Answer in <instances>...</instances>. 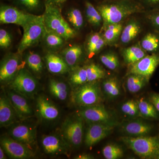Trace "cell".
<instances>
[{
  "mask_svg": "<svg viewBox=\"0 0 159 159\" xmlns=\"http://www.w3.org/2000/svg\"><path fill=\"white\" fill-rule=\"evenodd\" d=\"M96 8L102 16V29L110 24L121 23L129 16L144 12L145 9L136 0H103Z\"/></svg>",
  "mask_w": 159,
  "mask_h": 159,
  "instance_id": "cell-1",
  "label": "cell"
},
{
  "mask_svg": "<svg viewBox=\"0 0 159 159\" xmlns=\"http://www.w3.org/2000/svg\"><path fill=\"white\" fill-rule=\"evenodd\" d=\"M44 5L43 16L46 31L56 33L66 40L75 37L76 31L62 16L60 6L48 2H45Z\"/></svg>",
  "mask_w": 159,
  "mask_h": 159,
  "instance_id": "cell-2",
  "label": "cell"
},
{
  "mask_svg": "<svg viewBox=\"0 0 159 159\" xmlns=\"http://www.w3.org/2000/svg\"><path fill=\"white\" fill-rule=\"evenodd\" d=\"M121 140L137 155L143 159H157L159 150L158 137H123Z\"/></svg>",
  "mask_w": 159,
  "mask_h": 159,
  "instance_id": "cell-3",
  "label": "cell"
},
{
  "mask_svg": "<svg viewBox=\"0 0 159 159\" xmlns=\"http://www.w3.org/2000/svg\"><path fill=\"white\" fill-rule=\"evenodd\" d=\"M23 29L24 33L17 49L20 54L43 39L46 32L43 15H34Z\"/></svg>",
  "mask_w": 159,
  "mask_h": 159,
  "instance_id": "cell-4",
  "label": "cell"
},
{
  "mask_svg": "<svg viewBox=\"0 0 159 159\" xmlns=\"http://www.w3.org/2000/svg\"><path fill=\"white\" fill-rule=\"evenodd\" d=\"M102 100L101 89L97 81L87 82L77 87L72 94L73 102L81 107L100 104Z\"/></svg>",
  "mask_w": 159,
  "mask_h": 159,
  "instance_id": "cell-5",
  "label": "cell"
},
{
  "mask_svg": "<svg viewBox=\"0 0 159 159\" xmlns=\"http://www.w3.org/2000/svg\"><path fill=\"white\" fill-rule=\"evenodd\" d=\"M84 119L78 116L69 118L61 127L62 139L71 147H79L82 144L83 136Z\"/></svg>",
  "mask_w": 159,
  "mask_h": 159,
  "instance_id": "cell-6",
  "label": "cell"
},
{
  "mask_svg": "<svg viewBox=\"0 0 159 159\" xmlns=\"http://www.w3.org/2000/svg\"><path fill=\"white\" fill-rule=\"evenodd\" d=\"M10 87L17 93L26 98H31L37 92L38 84L36 80L29 71L21 69L10 83Z\"/></svg>",
  "mask_w": 159,
  "mask_h": 159,
  "instance_id": "cell-7",
  "label": "cell"
},
{
  "mask_svg": "<svg viewBox=\"0 0 159 159\" xmlns=\"http://www.w3.org/2000/svg\"><path fill=\"white\" fill-rule=\"evenodd\" d=\"M34 16L13 6L2 5L0 7L1 24H14L23 28Z\"/></svg>",
  "mask_w": 159,
  "mask_h": 159,
  "instance_id": "cell-8",
  "label": "cell"
},
{
  "mask_svg": "<svg viewBox=\"0 0 159 159\" xmlns=\"http://www.w3.org/2000/svg\"><path fill=\"white\" fill-rule=\"evenodd\" d=\"M1 146L11 158L29 159L34 157L35 156L33 149L11 137L4 136L1 137Z\"/></svg>",
  "mask_w": 159,
  "mask_h": 159,
  "instance_id": "cell-9",
  "label": "cell"
},
{
  "mask_svg": "<svg viewBox=\"0 0 159 159\" xmlns=\"http://www.w3.org/2000/svg\"><path fill=\"white\" fill-rule=\"evenodd\" d=\"M78 116L89 123H116L112 114L100 104L84 107L78 111Z\"/></svg>",
  "mask_w": 159,
  "mask_h": 159,
  "instance_id": "cell-10",
  "label": "cell"
},
{
  "mask_svg": "<svg viewBox=\"0 0 159 159\" xmlns=\"http://www.w3.org/2000/svg\"><path fill=\"white\" fill-rule=\"evenodd\" d=\"M20 54L9 53L1 61L0 66V81L1 83H9L14 79L20 69Z\"/></svg>",
  "mask_w": 159,
  "mask_h": 159,
  "instance_id": "cell-11",
  "label": "cell"
},
{
  "mask_svg": "<svg viewBox=\"0 0 159 159\" xmlns=\"http://www.w3.org/2000/svg\"><path fill=\"white\" fill-rule=\"evenodd\" d=\"M159 65V53L147 55L129 65L128 74H134L145 77L148 81Z\"/></svg>",
  "mask_w": 159,
  "mask_h": 159,
  "instance_id": "cell-12",
  "label": "cell"
},
{
  "mask_svg": "<svg viewBox=\"0 0 159 159\" xmlns=\"http://www.w3.org/2000/svg\"><path fill=\"white\" fill-rule=\"evenodd\" d=\"M116 125V123H90L85 135V145L91 147L96 145L109 135Z\"/></svg>",
  "mask_w": 159,
  "mask_h": 159,
  "instance_id": "cell-13",
  "label": "cell"
},
{
  "mask_svg": "<svg viewBox=\"0 0 159 159\" xmlns=\"http://www.w3.org/2000/svg\"><path fill=\"white\" fill-rule=\"evenodd\" d=\"M9 134L12 139L31 149L36 143V131L31 126L20 124L11 128Z\"/></svg>",
  "mask_w": 159,
  "mask_h": 159,
  "instance_id": "cell-14",
  "label": "cell"
},
{
  "mask_svg": "<svg viewBox=\"0 0 159 159\" xmlns=\"http://www.w3.org/2000/svg\"><path fill=\"white\" fill-rule=\"evenodd\" d=\"M7 94L20 120H24L34 115L31 106L24 96L14 91H9Z\"/></svg>",
  "mask_w": 159,
  "mask_h": 159,
  "instance_id": "cell-15",
  "label": "cell"
},
{
  "mask_svg": "<svg viewBox=\"0 0 159 159\" xmlns=\"http://www.w3.org/2000/svg\"><path fill=\"white\" fill-rule=\"evenodd\" d=\"M42 145L44 151L49 154H68L69 145L62 138L61 139L55 135L43 136Z\"/></svg>",
  "mask_w": 159,
  "mask_h": 159,
  "instance_id": "cell-16",
  "label": "cell"
},
{
  "mask_svg": "<svg viewBox=\"0 0 159 159\" xmlns=\"http://www.w3.org/2000/svg\"><path fill=\"white\" fill-rule=\"evenodd\" d=\"M121 129L128 136L139 137L150 134L153 126L142 120L135 119L123 122L121 125Z\"/></svg>",
  "mask_w": 159,
  "mask_h": 159,
  "instance_id": "cell-17",
  "label": "cell"
},
{
  "mask_svg": "<svg viewBox=\"0 0 159 159\" xmlns=\"http://www.w3.org/2000/svg\"><path fill=\"white\" fill-rule=\"evenodd\" d=\"M18 117L7 94L1 93L0 97V125L7 127L18 121ZM19 119V118H18Z\"/></svg>",
  "mask_w": 159,
  "mask_h": 159,
  "instance_id": "cell-18",
  "label": "cell"
},
{
  "mask_svg": "<svg viewBox=\"0 0 159 159\" xmlns=\"http://www.w3.org/2000/svg\"><path fill=\"white\" fill-rule=\"evenodd\" d=\"M36 104L38 112L42 119L52 121L59 116V111L57 107L44 96L39 97Z\"/></svg>",
  "mask_w": 159,
  "mask_h": 159,
  "instance_id": "cell-19",
  "label": "cell"
},
{
  "mask_svg": "<svg viewBox=\"0 0 159 159\" xmlns=\"http://www.w3.org/2000/svg\"><path fill=\"white\" fill-rule=\"evenodd\" d=\"M48 70L55 74H63L68 72L70 67L61 56L54 53H48L45 56Z\"/></svg>",
  "mask_w": 159,
  "mask_h": 159,
  "instance_id": "cell-20",
  "label": "cell"
},
{
  "mask_svg": "<svg viewBox=\"0 0 159 159\" xmlns=\"http://www.w3.org/2000/svg\"><path fill=\"white\" fill-rule=\"evenodd\" d=\"M104 38L101 33L93 32L88 36L85 48L87 54L89 57L93 56L101 51L106 45Z\"/></svg>",
  "mask_w": 159,
  "mask_h": 159,
  "instance_id": "cell-21",
  "label": "cell"
},
{
  "mask_svg": "<svg viewBox=\"0 0 159 159\" xmlns=\"http://www.w3.org/2000/svg\"><path fill=\"white\" fill-rule=\"evenodd\" d=\"M122 55L125 63L129 66L145 57L147 55V53L142 48L141 44L138 43L122 49Z\"/></svg>",
  "mask_w": 159,
  "mask_h": 159,
  "instance_id": "cell-22",
  "label": "cell"
},
{
  "mask_svg": "<svg viewBox=\"0 0 159 159\" xmlns=\"http://www.w3.org/2000/svg\"><path fill=\"white\" fill-rule=\"evenodd\" d=\"M141 30V25L137 20H130L122 29L120 37L121 43L127 44L131 42L140 34Z\"/></svg>",
  "mask_w": 159,
  "mask_h": 159,
  "instance_id": "cell-23",
  "label": "cell"
},
{
  "mask_svg": "<svg viewBox=\"0 0 159 159\" xmlns=\"http://www.w3.org/2000/svg\"><path fill=\"white\" fill-rule=\"evenodd\" d=\"M61 54V57L70 68L74 69L77 67V64L82 56V47L79 45H73L65 49Z\"/></svg>",
  "mask_w": 159,
  "mask_h": 159,
  "instance_id": "cell-24",
  "label": "cell"
},
{
  "mask_svg": "<svg viewBox=\"0 0 159 159\" xmlns=\"http://www.w3.org/2000/svg\"><path fill=\"white\" fill-rule=\"evenodd\" d=\"M122 29L123 26L121 23L110 24L102 29V36L107 45L112 46L115 44L121 36Z\"/></svg>",
  "mask_w": 159,
  "mask_h": 159,
  "instance_id": "cell-25",
  "label": "cell"
},
{
  "mask_svg": "<svg viewBox=\"0 0 159 159\" xmlns=\"http://www.w3.org/2000/svg\"><path fill=\"white\" fill-rule=\"evenodd\" d=\"M141 45L146 52L152 54L159 53V33L153 31L145 34Z\"/></svg>",
  "mask_w": 159,
  "mask_h": 159,
  "instance_id": "cell-26",
  "label": "cell"
},
{
  "mask_svg": "<svg viewBox=\"0 0 159 159\" xmlns=\"http://www.w3.org/2000/svg\"><path fill=\"white\" fill-rule=\"evenodd\" d=\"M148 82L145 77L138 74H127L126 79V88L129 93H136L141 91Z\"/></svg>",
  "mask_w": 159,
  "mask_h": 159,
  "instance_id": "cell-27",
  "label": "cell"
},
{
  "mask_svg": "<svg viewBox=\"0 0 159 159\" xmlns=\"http://www.w3.org/2000/svg\"><path fill=\"white\" fill-rule=\"evenodd\" d=\"M137 101L141 117L148 119H159L158 112L149 100L142 98Z\"/></svg>",
  "mask_w": 159,
  "mask_h": 159,
  "instance_id": "cell-28",
  "label": "cell"
},
{
  "mask_svg": "<svg viewBox=\"0 0 159 159\" xmlns=\"http://www.w3.org/2000/svg\"><path fill=\"white\" fill-rule=\"evenodd\" d=\"M84 6L86 16L89 23L94 27H100L103 23V20L102 16L96 7L89 0L84 2Z\"/></svg>",
  "mask_w": 159,
  "mask_h": 159,
  "instance_id": "cell-29",
  "label": "cell"
},
{
  "mask_svg": "<svg viewBox=\"0 0 159 159\" xmlns=\"http://www.w3.org/2000/svg\"><path fill=\"white\" fill-rule=\"evenodd\" d=\"M102 89L105 95L111 99H115L120 96L121 88L116 77H111L102 82Z\"/></svg>",
  "mask_w": 159,
  "mask_h": 159,
  "instance_id": "cell-30",
  "label": "cell"
},
{
  "mask_svg": "<svg viewBox=\"0 0 159 159\" xmlns=\"http://www.w3.org/2000/svg\"><path fill=\"white\" fill-rule=\"evenodd\" d=\"M49 89L51 94L60 100H66L68 95L67 85L62 81L51 79L49 82Z\"/></svg>",
  "mask_w": 159,
  "mask_h": 159,
  "instance_id": "cell-31",
  "label": "cell"
},
{
  "mask_svg": "<svg viewBox=\"0 0 159 159\" xmlns=\"http://www.w3.org/2000/svg\"><path fill=\"white\" fill-rule=\"evenodd\" d=\"M70 77V81L72 85L78 87L88 82L87 73L86 66L76 67L73 69Z\"/></svg>",
  "mask_w": 159,
  "mask_h": 159,
  "instance_id": "cell-32",
  "label": "cell"
},
{
  "mask_svg": "<svg viewBox=\"0 0 159 159\" xmlns=\"http://www.w3.org/2000/svg\"><path fill=\"white\" fill-rule=\"evenodd\" d=\"M43 39L48 48L53 49L61 48L66 41L63 38L58 34L46 30Z\"/></svg>",
  "mask_w": 159,
  "mask_h": 159,
  "instance_id": "cell-33",
  "label": "cell"
},
{
  "mask_svg": "<svg viewBox=\"0 0 159 159\" xmlns=\"http://www.w3.org/2000/svg\"><path fill=\"white\" fill-rule=\"evenodd\" d=\"M67 17L69 23L74 29L80 30L83 27L84 19L81 11L76 7H71L67 12Z\"/></svg>",
  "mask_w": 159,
  "mask_h": 159,
  "instance_id": "cell-34",
  "label": "cell"
},
{
  "mask_svg": "<svg viewBox=\"0 0 159 159\" xmlns=\"http://www.w3.org/2000/svg\"><path fill=\"white\" fill-rule=\"evenodd\" d=\"M26 62L29 68L36 74H41L43 70V63L39 54L29 52L26 56Z\"/></svg>",
  "mask_w": 159,
  "mask_h": 159,
  "instance_id": "cell-35",
  "label": "cell"
},
{
  "mask_svg": "<svg viewBox=\"0 0 159 159\" xmlns=\"http://www.w3.org/2000/svg\"><path fill=\"white\" fill-rule=\"evenodd\" d=\"M86 68L87 73L88 82L96 81L105 77V71L98 65L91 63L86 66Z\"/></svg>",
  "mask_w": 159,
  "mask_h": 159,
  "instance_id": "cell-36",
  "label": "cell"
},
{
  "mask_svg": "<svg viewBox=\"0 0 159 159\" xmlns=\"http://www.w3.org/2000/svg\"><path fill=\"white\" fill-rule=\"evenodd\" d=\"M122 113L129 118H136L141 117L137 101L130 99L123 103L121 107Z\"/></svg>",
  "mask_w": 159,
  "mask_h": 159,
  "instance_id": "cell-37",
  "label": "cell"
},
{
  "mask_svg": "<svg viewBox=\"0 0 159 159\" xmlns=\"http://www.w3.org/2000/svg\"><path fill=\"white\" fill-rule=\"evenodd\" d=\"M101 62L109 70H115L119 66L118 56L114 52L110 51L102 54L99 57Z\"/></svg>",
  "mask_w": 159,
  "mask_h": 159,
  "instance_id": "cell-38",
  "label": "cell"
},
{
  "mask_svg": "<svg viewBox=\"0 0 159 159\" xmlns=\"http://www.w3.org/2000/svg\"><path fill=\"white\" fill-rule=\"evenodd\" d=\"M102 155L107 159H117L123 156V151L119 145L110 144L106 145L102 150Z\"/></svg>",
  "mask_w": 159,
  "mask_h": 159,
  "instance_id": "cell-39",
  "label": "cell"
},
{
  "mask_svg": "<svg viewBox=\"0 0 159 159\" xmlns=\"http://www.w3.org/2000/svg\"><path fill=\"white\" fill-rule=\"evenodd\" d=\"M146 14V20L153 31L159 33V8L151 9Z\"/></svg>",
  "mask_w": 159,
  "mask_h": 159,
  "instance_id": "cell-40",
  "label": "cell"
},
{
  "mask_svg": "<svg viewBox=\"0 0 159 159\" xmlns=\"http://www.w3.org/2000/svg\"><path fill=\"white\" fill-rule=\"evenodd\" d=\"M14 4L29 11L37 10L41 6V0H13Z\"/></svg>",
  "mask_w": 159,
  "mask_h": 159,
  "instance_id": "cell-41",
  "label": "cell"
},
{
  "mask_svg": "<svg viewBox=\"0 0 159 159\" xmlns=\"http://www.w3.org/2000/svg\"><path fill=\"white\" fill-rule=\"evenodd\" d=\"M11 43V37L9 32L3 29L0 30V47L2 49L9 48Z\"/></svg>",
  "mask_w": 159,
  "mask_h": 159,
  "instance_id": "cell-42",
  "label": "cell"
},
{
  "mask_svg": "<svg viewBox=\"0 0 159 159\" xmlns=\"http://www.w3.org/2000/svg\"><path fill=\"white\" fill-rule=\"evenodd\" d=\"M144 7H147L151 9L159 8V0H136Z\"/></svg>",
  "mask_w": 159,
  "mask_h": 159,
  "instance_id": "cell-43",
  "label": "cell"
},
{
  "mask_svg": "<svg viewBox=\"0 0 159 159\" xmlns=\"http://www.w3.org/2000/svg\"><path fill=\"white\" fill-rule=\"evenodd\" d=\"M149 100L154 106L159 113V93H153L150 94Z\"/></svg>",
  "mask_w": 159,
  "mask_h": 159,
  "instance_id": "cell-44",
  "label": "cell"
},
{
  "mask_svg": "<svg viewBox=\"0 0 159 159\" xmlns=\"http://www.w3.org/2000/svg\"><path fill=\"white\" fill-rule=\"evenodd\" d=\"M75 159H94V157L89 154H83L82 155L76 157Z\"/></svg>",
  "mask_w": 159,
  "mask_h": 159,
  "instance_id": "cell-45",
  "label": "cell"
},
{
  "mask_svg": "<svg viewBox=\"0 0 159 159\" xmlns=\"http://www.w3.org/2000/svg\"><path fill=\"white\" fill-rule=\"evenodd\" d=\"M67 1V0H45V2H51L61 6V5L66 2Z\"/></svg>",
  "mask_w": 159,
  "mask_h": 159,
  "instance_id": "cell-46",
  "label": "cell"
},
{
  "mask_svg": "<svg viewBox=\"0 0 159 159\" xmlns=\"http://www.w3.org/2000/svg\"><path fill=\"white\" fill-rule=\"evenodd\" d=\"M5 151L3 148H2L1 146L0 147V159H6V155L5 154Z\"/></svg>",
  "mask_w": 159,
  "mask_h": 159,
  "instance_id": "cell-47",
  "label": "cell"
},
{
  "mask_svg": "<svg viewBox=\"0 0 159 159\" xmlns=\"http://www.w3.org/2000/svg\"><path fill=\"white\" fill-rule=\"evenodd\" d=\"M157 159H159V150L158 154L157 157Z\"/></svg>",
  "mask_w": 159,
  "mask_h": 159,
  "instance_id": "cell-48",
  "label": "cell"
},
{
  "mask_svg": "<svg viewBox=\"0 0 159 159\" xmlns=\"http://www.w3.org/2000/svg\"><path fill=\"white\" fill-rule=\"evenodd\" d=\"M158 138H159V135Z\"/></svg>",
  "mask_w": 159,
  "mask_h": 159,
  "instance_id": "cell-49",
  "label": "cell"
}]
</instances>
